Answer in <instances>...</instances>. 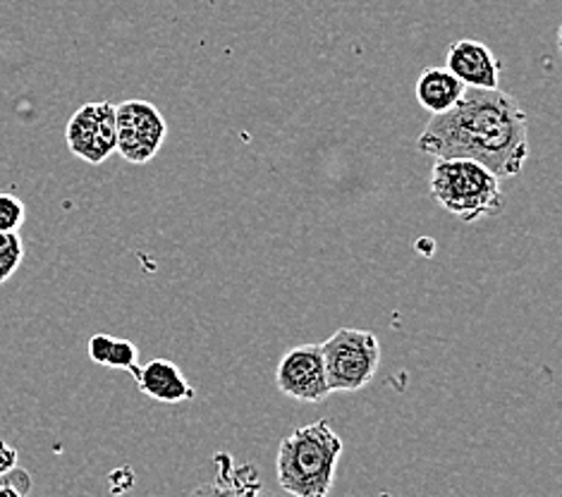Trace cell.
Masks as SVG:
<instances>
[{
	"instance_id": "cell-5",
	"label": "cell",
	"mask_w": 562,
	"mask_h": 497,
	"mask_svg": "<svg viewBox=\"0 0 562 497\" xmlns=\"http://www.w3.org/2000/svg\"><path fill=\"white\" fill-rule=\"evenodd\" d=\"M117 146L127 163H149L166 142L168 125L156 105L146 101H125L115 105Z\"/></svg>"
},
{
	"instance_id": "cell-17",
	"label": "cell",
	"mask_w": 562,
	"mask_h": 497,
	"mask_svg": "<svg viewBox=\"0 0 562 497\" xmlns=\"http://www.w3.org/2000/svg\"><path fill=\"white\" fill-rule=\"evenodd\" d=\"M18 460H20V454H18V450L10 445V442H5V440H0V476L3 474H8L10 468H15L18 466Z\"/></svg>"
},
{
	"instance_id": "cell-8",
	"label": "cell",
	"mask_w": 562,
	"mask_h": 497,
	"mask_svg": "<svg viewBox=\"0 0 562 497\" xmlns=\"http://www.w3.org/2000/svg\"><path fill=\"white\" fill-rule=\"evenodd\" d=\"M446 70L467 89H498L503 65L486 44L476 38H460L446 53Z\"/></svg>"
},
{
	"instance_id": "cell-6",
	"label": "cell",
	"mask_w": 562,
	"mask_h": 497,
	"mask_svg": "<svg viewBox=\"0 0 562 497\" xmlns=\"http://www.w3.org/2000/svg\"><path fill=\"white\" fill-rule=\"evenodd\" d=\"M65 142L77 158L91 166L103 163L117 146L115 105L109 101L82 105L65 127Z\"/></svg>"
},
{
	"instance_id": "cell-13",
	"label": "cell",
	"mask_w": 562,
	"mask_h": 497,
	"mask_svg": "<svg viewBox=\"0 0 562 497\" xmlns=\"http://www.w3.org/2000/svg\"><path fill=\"white\" fill-rule=\"evenodd\" d=\"M26 206L15 194L0 192V233H18L24 225Z\"/></svg>"
},
{
	"instance_id": "cell-14",
	"label": "cell",
	"mask_w": 562,
	"mask_h": 497,
	"mask_svg": "<svg viewBox=\"0 0 562 497\" xmlns=\"http://www.w3.org/2000/svg\"><path fill=\"white\" fill-rule=\"evenodd\" d=\"M32 476L24 468L15 466L8 474L0 476V497H30Z\"/></svg>"
},
{
	"instance_id": "cell-1",
	"label": "cell",
	"mask_w": 562,
	"mask_h": 497,
	"mask_svg": "<svg viewBox=\"0 0 562 497\" xmlns=\"http://www.w3.org/2000/svg\"><path fill=\"white\" fill-rule=\"evenodd\" d=\"M417 149L436 160H476L498 180L515 178L529 158L527 113L501 89H464L452 109L428 120Z\"/></svg>"
},
{
	"instance_id": "cell-2",
	"label": "cell",
	"mask_w": 562,
	"mask_h": 497,
	"mask_svg": "<svg viewBox=\"0 0 562 497\" xmlns=\"http://www.w3.org/2000/svg\"><path fill=\"white\" fill-rule=\"evenodd\" d=\"M340 454L342 440L326 419L300 428L278 448L276 476L280 488L294 497H328Z\"/></svg>"
},
{
	"instance_id": "cell-11",
	"label": "cell",
	"mask_w": 562,
	"mask_h": 497,
	"mask_svg": "<svg viewBox=\"0 0 562 497\" xmlns=\"http://www.w3.org/2000/svg\"><path fill=\"white\" fill-rule=\"evenodd\" d=\"M227 472H221V478L213 483H204L192 490L190 497H276L261 488L259 472H254V466H233L227 464Z\"/></svg>"
},
{
	"instance_id": "cell-9",
	"label": "cell",
	"mask_w": 562,
	"mask_h": 497,
	"mask_svg": "<svg viewBox=\"0 0 562 497\" xmlns=\"http://www.w3.org/2000/svg\"><path fill=\"white\" fill-rule=\"evenodd\" d=\"M132 373H135L142 393L156 402H164V405H180V402L196 397V389L184 379V373L168 359H154Z\"/></svg>"
},
{
	"instance_id": "cell-7",
	"label": "cell",
	"mask_w": 562,
	"mask_h": 497,
	"mask_svg": "<svg viewBox=\"0 0 562 497\" xmlns=\"http://www.w3.org/2000/svg\"><path fill=\"white\" fill-rule=\"evenodd\" d=\"M276 387L290 399L310 402V405L324 402L330 389L321 344L292 347L276 369Z\"/></svg>"
},
{
	"instance_id": "cell-10",
	"label": "cell",
	"mask_w": 562,
	"mask_h": 497,
	"mask_svg": "<svg viewBox=\"0 0 562 497\" xmlns=\"http://www.w3.org/2000/svg\"><path fill=\"white\" fill-rule=\"evenodd\" d=\"M464 84L446 67H426L417 82V101L431 115L452 109L464 93Z\"/></svg>"
},
{
	"instance_id": "cell-3",
	"label": "cell",
	"mask_w": 562,
	"mask_h": 497,
	"mask_svg": "<svg viewBox=\"0 0 562 497\" xmlns=\"http://www.w3.org/2000/svg\"><path fill=\"white\" fill-rule=\"evenodd\" d=\"M431 196L462 223L493 218L505 208L501 180L476 160L440 158L431 170Z\"/></svg>"
},
{
	"instance_id": "cell-16",
	"label": "cell",
	"mask_w": 562,
	"mask_h": 497,
	"mask_svg": "<svg viewBox=\"0 0 562 497\" xmlns=\"http://www.w3.org/2000/svg\"><path fill=\"white\" fill-rule=\"evenodd\" d=\"M113 340L111 335H93V338L89 340V357L93 364L99 366H109V357H111V349H113Z\"/></svg>"
},
{
	"instance_id": "cell-15",
	"label": "cell",
	"mask_w": 562,
	"mask_h": 497,
	"mask_svg": "<svg viewBox=\"0 0 562 497\" xmlns=\"http://www.w3.org/2000/svg\"><path fill=\"white\" fill-rule=\"evenodd\" d=\"M139 364V352L137 347L130 340H113V349L109 357V369H125V371H135Z\"/></svg>"
},
{
	"instance_id": "cell-4",
	"label": "cell",
	"mask_w": 562,
	"mask_h": 497,
	"mask_svg": "<svg viewBox=\"0 0 562 497\" xmlns=\"http://www.w3.org/2000/svg\"><path fill=\"white\" fill-rule=\"evenodd\" d=\"M330 393H355L371 383L381 364L379 338L369 330L340 328L321 342Z\"/></svg>"
},
{
	"instance_id": "cell-12",
	"label": "cell",
	"mask_w": 562,
	"mask_h": 497,
	"mask_svg": "<svg viewBox=\"0 0 562 497\" xmlns=\"http://www.w3.org/2000/svg\"><path fill=\"white\" fill-rule=\"evenodd\" d=\"M24 259V245L20 233H0V285L18 273Z\"/></svg>"
}]
</instances>
